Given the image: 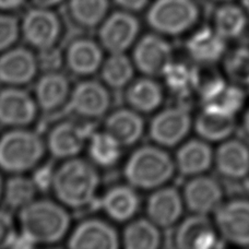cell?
I'll use <instances>...</instances> for the list:
<instances>
[{"mask_svg":"<svg viewBox=\"0 0 249 249\" xmlns=\"http://www.w3.org/2000/svg\"><path fill=\"white\" fill-rule=\"evenodd\" d=\"M200 19L196 0H155L146 13V22L155 32L177 36L193 29Z\"/></svg>","mask_w":249,"mask_h":249,"instance_id":"cell-5","label":"cell"},{"mask_svg":"<svg viewBox=\"0 0 249 249\" xmlns=\"http://www.w3.org/2000/svg\"><path fill=\"white\" fill-rule=\"evenodd\" d=\"M37 191L32 178L16 174L8 179L3 187L4 203L9 208L21 210L34 201Z\"/></svg>","mask_w":249,"mask_h":249,"instance_id":"cell-33","label":"cell"},{"mask_svg":"<svg viewBox=\"0 0 249 249\" xmlns=\"http://www.w3.org/2000/svg\"><path fill=\"white\" fill-rule=\"evenodd\" d=\"M161 241L159 226L150 219L133 221L124 230L123 242L127 249H157Z\"/></svg>","mask_w":249,"mask_h":249,"instance_id":"cell-29","label":"cell"},{"mask_svg":"<svg viewBox=\"0 0 249 249\" xmlns=\"http://www.w3.org/2000/svg\"><path fill=\"white\" fill-rule=\"evenodd\" d=\"M194 89L198 92L202 104H206L219 94L226 87V82L213 65H199L194 67Z\"/></svg>","mask_w":249,"mask_h":249,"instance_id":"cell-34","label":"cell"},{"mask_svg":"<svg viewBox=\"0 0 249 249\" xmlns=\"http://www.w3.org/2000/svg\"><path fill=\"white\" fill-rule=\"evenodd\" d=\"M241 3H242V7L244 8V10H245L249 15V0H241Z\"/></svg>","mask_w":249,"mask_h":249,"instance_id":"cell-47","label":"cell"},{"mask_svg":"<svg viewBox=\"0 0 249 249\" xmlns=\"http://www.w3.org/2000/svg\"><path fill=\"white\" fill-rule=\"evenodd\" d=\"M132 55L133 64L148 77L163 75L173 61L171 45L157 34H148L142 37L137 43Z\"/></svg>","mask_w":249,"mask_h":249,"instance_id":"cell-13","label":"cell"},{"mask_svg":"<svg viewBox=\"0 0 249 249\" xmlns=\"http://www.w3.org/2000/svg\"><path fill=\"white\" fill-rule=\"evenodd\" d=\"M100 176L93 165L81 159H68L56 171L53 189L66 207L80 209L93 202Z\"/></svg>","mask_w":249,"mask_h":249,"instance_id":"cell-1","label":"cell"},{"mask_svg":"<svg viewBox=\"0 0 249 249\" xmlns=\"http://www.w3.org/2000/svg\"><path fill=\"white\" fill-rule=\"evenodd\" d=\"M72 249H117L119 237L112 225L99 219L79 224L68 241Z\"/></svg>","mask_w":249,"mask_h":249,"instance_id":"cell-18","label":"cell"},{"mask_svg":"<svg viewBox=\"0 0 249 249\" xmlns=\"http://www.w3.org/2000/svg\"><path fill=\"white\" fill-rule=\"evenodd\" d=\"M235 117L203 106L195 121V130L199 138L208 142H223L235 131Z\"/></svg>","mask_w":249,"mask_h":249,"instance_id":"cell-23","label":"cell"},{"mask_svg":"<svg viewBox=\"0 0 249 249\" xmlns=\"http://www.w3.org/2000/svg\"><path fill=\"white\" fill-rule=\"evenodd\" d=\"M45 153V145L36 132L16 128L0 138V168L12 174L32 170Z\"/></svg>","mask_w":249,"mask_h":249,"instance_id":"cell-4","label":"cell"},{"mask_svg":"<svg viewBox=\"0 0 249 249\" xmlns=\"http://www.w3.org/2000/svg\"><path fill=\"white\" fill-rule=\"evenodd\" d=\"M184 198L174 187H160L150 196L146 214L159 228L167 229L179 221L184 212Z\"/></svg>","mask_w":249,"mask_h":249,"instance_id":"cell-17","label":"cell"},{"mask_svg":"<svg viewBox=\"0 0 249 249\" xmlns=\"http://www.w3.org/2000/svg\"><path fill=\"white\" fill-rule=\"evenodd\" d=\"M21 26L16 17L0 15V52H6L19 37Z\"/></svg>","mask_w":249,"mask_h":249,"instance_id":"cell-38","label":"cell"},{"mask_svg":"<svg viewBox=\"0 0 249 249\" xmlns=\"http://www.w3.org/2000/svg\"><path fill=\"white\" fill-rule=\"evenodd\" d=\"M189 56L199 65H214L226 54V39L211 26H202L186 43Z\"/></svg>","mask_w":249,"mask_h":249,"instance_id":"cell-21","label":"cell"},{"mask_svg":"<svg viewBox=\"0 0 249 249\" xmlns=\"http://www.w3.org/2000/svg\"><path fill=\"white\" fill-rule=\"evenodd\" d=\"M36 59L38 68L43 70L44 72L58 71L61 68L62 62H64L61 52L55 46L45 48V50H39Z\"/></svg>","mask_w":249,"mask_h":249,"instance_id":"cell-39","label":"cell"},{"mask_svg":"<svg viewBox=\"0 0 249 249\" xmlns=\"http://www.w3.org/2000/svg\"><path fill=\"white\" fill-rule=\"evenodd\" d=\"M246 102V93L238 84H231L222 90L214 99L203 104V106H209L219 112L234 116L241 112Z\"/></svg>","mask_w":249,"mask_h":249,"instance_id":"cell-37","label":"cell"},{"mask_svg":"<svg viewBox=\"0 0 249 249\" xmlns=\"http://www.w3.org/2000/svg\"><path fill=\"white\" fill-rule=\"evenodd\" d=\"M225 74L238 86H249V48L239 46L224 56Z\"/></svg>","mask_w":249,"mask_h":249,"instance_id":"cell-36","label":"cell"},{"mask_svg":"<svg viewBox=\"0 0 249 249\" xmlns=\"http://www.w3.org/2000/svg\"><path fill=\"white\" fill-rule=\"evenodd\" d=\"M183 198L186 208L194 214L214 213L224 201L223 187L211 176L198 175L187 181Z\"/></svg>","mask_w":249,"mask_h":249,"instance_id":"cell-10","label":"cell"},{"mask_svg":"<svg viewBox=\"0 0 249 249\" xmlns=\"http://www.w3.org/2000/svg\"><path fill=\"white\" fill-rule=\"evenodd\" d=\"M214 224L222 241L249 247V198L223 201L214 212Z\"/></svg>","mask_w":249,"mask_h":249,"instance_id":"cell-6","label":"cell"},{"mask_svg":"<svg viewBox=\"0 0 249 249\" xmlns=\"http://www.w3.org/2000/svg\"><path fill=\"white\" fill-rule=\"evenodd\" d=\"M89 154L96 165L110 167L121 159L122 145L107 131H95L89 140Z\"/></svg>","mask_w":249,"mask_h":249,"instance_id":"cell-30","label":"cell"},{"mask_svg":"<svg viewBox=\"0 0 249 249\" xmlns=\"http://www.w3.org/2000/svg\"><path fill=\"white\" fill-rule=\"evenodd\" d=\"M69 80L58 71L45 72L35 87L36 103L43 110L51 112L64 104L69 94Z\"/></svg>","mask_w":249,"mask_h":249,"instance_id":"cell-26","label":"cell"},{"mask_svg":"<svg viewBox=\"0 0 249 249\" xmlns=\"http://www.w3.org/2000/svg\"><path fill=\"white\" fill-rule=\"evenodd\" d=\"M248 88H249V86H248Z\"/></svg>","mask_w":249,"mask_h":249,"instance_id":"cell-50","label":"cell"},{"mask_svg":"<svg viewBox=\"0 0 249 249\" xmlns=\"http://www.w3.org/2000/svg\"><path fill=\"white\" fill-rule=\"evenodd\" d=\"M247 16L244 8L224 2L213 16V28L226 41L242 36L247 28Z\"/></svg>","mask_w":249,"mask_h":249,"instance_id":"cell-28","label":"cell"},{"mask_svg":"<svg viewBox=\"0 0 249 249\" xmlns=\"http://www.w3.org/2000/svg\"><path fill=\"white\" fill-rule=\"evenodd\" d=\"M94 132L92 124L64 122L57 124L48 136V150L56 159L75 158Z\"/></svg>","mask_w":249,"mask_h":249,"instance_id":"cell-11","label":"cell"},{"mask_svg":"<svg viewBox=\"0 0 249 249\" xmlns=\"http://www.w3.org/2000/svg\"><path fill=\"white\" fill-rule=\"evenodd\" d=\"M108 6V0H70L68 8L75 23L92 29L105 20Z\"/></svg>","mask_w":249,"mask_h":249,"instance_id":"cell-32","label":"cell"},{"mask_svg":"<svg viewBox=\"0 0 249 249\" xmlns=\"http://www.w3.org/2000/svg\"><path fill=\"white\" fill-rule=\"evenodd\" d=\"M36 246L32 239H31L28 235L24 233H20L17 235L15 242L12 244L11 248H20V249H31Z\"/></svg>","mask_w":249,"mask_h":249,"instance_id":"cell-43","label":"cell"},{"mask_svg":"<svg viewBox=\"0 0 249 249\" xmlns=\"http://www.w3.org/2000/svg\"><path fill=\"white\" fill-rule=\"evenodd\" d=\"M101 207L110 219L126 222L139 210L140 199L132 186H116L110 188L101 200Z\"/></svg>","mask_w":249,"mask_h":249,"instance_id":"cell-24","label":"cell"},{"mask_svg":"<svg viewBox=\"0 0 249 249\" xmlns=\"http://www.w3.org/2000/svg\"><path fill=\"white\" fill-rule=\"evenodd\" d=\"M162 77L167 88L177 95L187 96L194 89V67H189L184 62L172 61Z\"/></svg>","mask_w":249,"mask_h":249,"instance_id":"cell-35","label":"cell"},{"mask_svg":"<svg viewBox=\"0 0 249 249\" xmlns=\"http://www.w3.org/2000/svg\"><path fill=\"white\" fill-rule=\"evenodd\" d=\"M55 173L56 171L51 164H45V165L39 166L35 170L32 176V180L35 186H36L38 191L45 193V191H48L51 188H53L55 179Z\"/></svg>","mask_w":249,"mask_h":249,"instance_id":"cell-41","label":"cell"},{"mask_svg":"<svg viewBox=\"0 0 249 249\" xmlns=\"http://www.w3.org/2000/svg\"><path fill=\"white\" fill-rule=\"evenodd\" d=\"M37 106L29 93L17 87L0 91V124L23 128L36 116Z\"/></svg>","mask_w":249,"mask_h":249,"instance_id":"cell-15","label":"cell"},{"mask_svg":"<svg viewBox=\"0 0 249 249\" xmlns=\"http://www.w3.org/2000/svg\"><path fill=\"white\" fill-rule=\"evenodd\" d=\"M24 0H0V10H15L21 7Z\"/></svg>","mask_w":249,"mask_h":249,"instance_id":"cell-44","label":"cell"},{"mask_svg":"<svg viewBox=\"0 0 249 249\" xmlns=\"http://www.w3.org/2000/svg\"><path fill=\"white\" fill-rule=\"evenodd\" d=\"M175 171V161L166 151L155 145H144L128 159L124 174L133 188L149 190L165 185Z\"/></svg>","mask_w":249,"mask_h":249,"instance_id":"cell-3","label":"cell"},{"mask_svg":"<svg viewBox=\"0 0 249 249\" xmlns=\"http://www.w3.org/2000/svg\"><path fill=\"white\" fill-rule=\"evenodd\" d=\"M110 96L103 84L90 80L79 83L73 89L67 105V110L83 118H100L109 108Z\"/></svg>","mask_w":249,"mask_h":249,"instance_id":"cell-14","label":"cell"},{"mask_svg":"<svg viewBox=\"0 0 249 249\" xmlns=\"http://www.w3.org/2000/svg\"><path fill=\"white\" fill-rule=\"evenodd\" d=\"M139 30V21L130 12H114L101 23L100 42L110 54L124 53L135 43Z\"/></svg>","mask_w":249,"mask_h":249,"instance_id":"cell-9","label":"cell"},{"mask_svg":"<svg viewBox=\"0 0 249 249\" xmlns=\"http://www.w3.org/2000/svg\"><path fill=\"white\" fill-rule=\"evenodd\" d=\"M3 183H2V178L1 176H0V198H1V196L3 195Z\"/></svg>","mask_w":249,"mask_h":249,"instance_id":"cell-48","label":"cell"},{"mask_svg":"<svg viewBox=\"0 0 249 249\" xmlns=\"http://www.w3.org/2000/svg\"><path fill=\"white\" fill-rule=\"evenodd\" d=\"M133 62L124 55V53H115L105 60L102 65V79L106 86L121 90L127 87L133 78Z\"/></svg>","mask_w":249,"mask_h":249,"instance_id":"cell-31","label":"cell"},{"mask_svg":"<svg viewBox=\"0 0 249 249\" xmlns=\"http://www.w3.org/2000/svg\"><path fill=\"white\" fill-rule=\"evenodd\" d=\"M38 69L36 56L24 47L8 50L0 56V82L18 87L32 81Z\"/></svg>","mask_w":249,"mask_h":249,"instance_id":"cell-16","label":"cell"},{"mask_svg":"<svg viewBox=\"0 0 249 249\" xmlns=\"http://www.w3.org/2000/svg\"><path fill=\"white\" fill-rule=\"evenodd\" d=\"M32 1L36 7L52 8V7L56 6V4L60 3L62 0H32Z\"/></svg>","mask_w":249,"mask_h":249,"instance_id":"cell-45","label":"cell"},{"mask_svg":"<svg viewBox=\"0 0 249 249\" xmlns=\"http://www.w3.org/2000/svg\"><path fill=\"white\" fill-rule=\"evenodd\" d=\"M243 129L246 135L249 137V108L246 110L243 117Z\"/></svg>","mask_w":249,"mask_h":249,"instance_id":"cell-46","label":"cell"},{"mask_svg":"<svg viewBox=\"0 0 249 249\" xmlns=\"http://www.w3.org/2000/svg\"><path fill=\"white\" fill-rule=\"evenodd\" d=\"M175 164L177 171L183 176L202 175L214 164V152L208 141L201 138L191 139L177 150Z\"/></svg>","mask_w":249,"mask_h":249,"instance_id":"cell-20","label":"cell"},{"mask_svg":"<svg viewBox=\"0 0 249 249\" xmlns=\"http://www.w3.org/2000/svg\"><path fill=\"white\" fill-rule=\"evenodd\" d=\"M193 124L189 110L185 106H174L160 112L150 124L149 133L155 143L162 146L179 144L188 135Z\"/></svg>","mask_w":249,"mask_h":249,"instance_id":"cell-7","label":"cell"},{"mask_svg":"<svg viewBox=\"0 0 249 249\" xmlns=\"http://www.w3.org/2000/svg\"><path fill=\"white\" fill-rule=\"evenodd\" d=\"M212 1H216V2H230L231 0H212Z\"/></svg>","mask_w":249,"mask_h":249,"instance_id":"cell-49","label":"cell"},{"mask_svg":"<svg viewBox=\"0 0 249 249\" xmlns=\"http://www.w3.org/2000/svg\"><path fill=\"white\" fill-rule=\"evenodd\" d=\"M220 237L214 222L207 215L193 213L180 222L174 243L180 249H213L221 246Z\"/></svg>","mask_w":249,"mask_h":249,"instance_id":"cell-12","label":"cell"},{"mask_svg":"<svg viewBox=\"0 0 249 249\" xmlns=\"http://www.w3.org/2000/svg\"><path fill=\"white\" fill-rule=\"evenodd\" d=\"M60 31L58 17L50 8L31 9L25 13L21 24L25 42L38 51L55 46Z\"/></svg>","mask_w":249,"mask_h":249,"instance_id":"cell-8","label":"cell"},{"mask_svg":"<svg viewBox=\"0 0 249 249\" xmlns=\"http://www.w3.org/2000/svg\"><path fill=\"white\" fill-rule=\"evenodd\" d=\"M115 2L124 10L133 12L142 10L149 2V0H115Z\"/></svg>","mask_w":249,"mask_h":249,"instance_id":"cell-42","label":"cell"},{"mask_svg":"<svg viewBox=\"0 0 249 249\" xmlns=\"http://www.w3.org/2000/svg\"><path fill=\"white\" fill-rule=\"evenodd\" d=\"M144 130V123L135 109H118L109 115L105 123V131L113 136L122 146L135 144Z\"/></svg>","mask_w":249,"mask_h":249,"instance_id":"cell-25","label":"cell"},{"mask_svg":"<svg viewBox=\"0 0 249 249\" xmlns=\"http://www.w3.org/2000/svg\"><path fill=\"white\" fill-rule=\"evenodd\" d=\"M128 104L138 113L154 112L163 101L160 84L151 78H142L133 82L126 93Z\"/></svg>","mask_w":249,"mask_h":249,"instance_id":"cell-27","label":"cell"},{"mask_svg":"<svg viewBox=\"0 0 249 249\" xmlns=\"http://www.w3.org/2000/svg\"><path fill=\"white\" fill-rule=\"evenodd\" d=\"M66 62L74 74L90 75L103 65V52L96 42L89 38L75 39L66 53Z\"/></svg>","mask_w":249,"mask_h":249,"instance_id":"cell-22","label":"cell"},{"mask_svg":"<svg viewBox=\"0 0 249 249\" xmlns=\"http://www.w3.org/2000/svg\"><path fill=\"white\" fill-rule=\"evenodd\" d=\"M214 166L226 179L246 178L249 175V146L238 139L223 141L214 152Z\"/></svg>","mask_w":249,"mask_h":249,"instance_id":"cell-19","label":"cell"},{"mask_svg":"<svg viewBox=\"0 0 249 249\" xmlns=\"http://www.w3.org/2000/svg\"><path fill=\"white\" fill-rule=\"evenodd\" d=\"M21 232L38 244H56L70 228V215L65 208L51 200H34L19 213Z\"/></svg>","mask_w":249,"mask_h":249,"instance_id":"cell-2","label":"cell"},{"mask_svg":"<svg viewBox=\"0 0 249 249\" xmlns=\"http://www.w3.org/2000/svg\"><path fill=\"white\" fill-rule=\"evenodd\" d=\"M15 222L7 211L0 210V249L11 248L17 237Z\"/></svg>","mask_w":249,"mask_h":249,"instance_id":"cell-40","label":"cell"}]
</instances>
